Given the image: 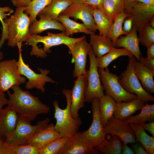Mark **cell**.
Masks as SVG:
<instances>
[{"mask_svg": "<svg viewBox=\"0 0 154 154\" xmlns=\"http://www.w3.org/2000/svg\"><path fill=\"white\" fill-rule=\"evenodd\" d=\"M11 93L7 91L9 96L8 106L17 114L31 121L34 120L40 114H47L49 107L43 104L38 97L32 95L28 91L23 90L19 85L13 86Z\"/></svg>", "mask_w": 154, "mask_h": 154, "instance_id": "1", "label": "cell"}, {"mask_svg": "<svg viewBox=\"0 0 154 154\" xmlns=\"http://www.w3.org/2000/svg\"><path fill=\"white\" fill-rule=\"evenodd\" d=\"M47 34V35L44 36L37 35H30L27 38L25 42L32 47L30 53L31 55L45 58L48 56L47 53L51 52L50 48L62 44L67 46L69 50L76 42L85 36L77 38L70 37L66 36L65 32L55 34L48 32Z\"/></svg>", "mask_w": 154, "mask_h": 154, "instance_id": "2", "label": "cell"}, {"mask_svg": "<svg viewBox=\"0 0 154 154\" xmlns=\"http://www.w3.org/2000/svg\"><path fill=\"white\" fill-rule=\"evenodd\" d=\"M62 92L66 97V106L65 109H62L59 107L58 101L56 100L53 102L54 117L56 120L54 128L61 137H70L78 132L82 122L79 116L75 119L71 115V90L64 89Z\"/></svg>", "mask_w": 154, "mask_h": 154, "instance_id": "3", "label": "cell"}, {"mask_svg": "<svg viewBox=\"0 0 154 154\" xmlns=\"http://www.w3.org/2000/svg\"><path fill=\"white\" fill-rule=\"evenodd\" d=\"M25 9L26 7H17L14 13L4 20L7 27L9 46L15 47L17 43L25 41L30 35V19L24 12Z\"/></svg>", "mask_w": 154, "mask_h": 154, "instance_id": "4", "label": "cell"}, {"mask_svg": "<svg viewBox=\"0 0 154 154\" xmlns=\"http://www.w3.org/2000/svg\"><path fill=\"white\" fill-rule=\"evenodd\" d=\"M99 78L106 94L110 96L116 103L128 102L137 98L135 94L126 91L118 81L119 76L111 73L107 67L104 70L98 69Z\"/></svg>", "mask_w": 154, "mask_h": 154, "instance_id": "5", "label": "cell"}, {"mask_svg": "<svg viewBox=\"0 0 154 154\" xmlns=\"http://www.w3.org/2000/svg\"><path fill=\"white\" fill-rule=\"evenodd\" d=\"M22 43H18L17 45L19 52L17 66L19 74L21 75L24 76L28 79V81L26 83L25 88L27 89L36 88L40 90L42 92H44L45 91L44 86L47 82L52 83L56 82L47 76L50 72L49 70L38 68L40 73L37 74L29 67L28 64L25 63L21 52Z\"/></svg>", "mask_w": 154, "mask_h": 154, "instance_id": "6", "label": "cell"}, {"mask_svg": "<svg viewBox=\"0 0 154 154\" xmlns=\"http://www.w3.org/2000/svg\"><path fill=\"white\" fill-rule=\"evenodd\" d=\"M17 120L15 129L12 134L5 141L13 146L27 144L30 138L35 133L48 125L50 119L46 117L38 122L35 125L31 124V121L17 114Z\"/></svg>", "mask_w": 154, "mask_h": 154, "instance_id": "7", "label": "cell"}, {"mask_svg": "<svg viewBox=\"0 0 154 154\" xmlns=\"http://www.w3.org/2000/svg\"><path fill=\"white\" fill-rule=\"evenodd\" d=\"M137 60L133 56L129 57L126 69L121 74L118 81L127 92L137 95V98L145 102L154 101V97L147 93L143 88L136 76L133 68L134 64Z\"/></svg>", "mask_w": 154, "mask_h": 154, "instance_id": "8", "label": "cell"}, {"mask_svg": "<svg viewBox=\"0 0 154 154\" xmlns=\"http://www.w3.org/2000/svg\"><path fill=\"white\" fill-rule=\"evenodd\" d=\"M88 55L90 60L89 70H86V76L87 84L85 95V102L91 103L94 98L99 99L104 94V88L99 78L98 67L96 62V56L91 46Z\"/></svg>", "mask_w": 154, "mask_h": 154, "instance_id": "9", "label": "cell"}, {"mask_svg": "<svg viewBox=\"0 0 154 154\" xmlns=\"http://www.w3.org/2000/svg\"><path fill=\"white\" fill-rule=\"evenodd\" d=\"M100 100L94 98L91 102L92 121L89 128L82 132L83 136L87 143L94 148L99 146L106 138V135L100 118Z\"/></svg>", "mask_w": 154, "mask_h": 154, "instance_id": "10", "label": "cell"}, {"mask_svg": "<svg viewBox=\"0 0 154 154\" xmlns=\"http://www.w3.org/2000/svg\"><path fill=\"white\" fill-rule=\"evenodd\" d=\"M26 78L18 72L17 61L15 59L0 63V93L7 91L13 86L26 82Z\"/></svg>", "mask_w": 154, "mask_h": 154, "instance_id": "11", "label": "cell"}, {"mask_svg": "<svg viewBox=\"0 0 154 154\" xmlns=\"http://www.w3.org/2000/svg\"><path fill=\"white\" fill-rule=\"evenodd\" d=\"M104 129L106 135H116L126 144L135 142V133L126 119H119L113 116L108 120Z\"/></svg>", "mask_w": 154, "mask_h": 154, "instance_id": "12", "label": "cell"}, {"mask_svg": "<svg viewBox=\"0 0 154 154\" xmlns=\"http://www.w3.org/2000/svg\"><path fill=\"white\" fill-rule=\"evenodd\" d=\"M94 10L86 4L73 2L60 15L73 18L76 20H80L88 29L95 33L97 29L93 17Z\"/></svg>", "mask_w": 154, "mask_h": 154, "instance_id": "13", "label": "cell"}, {"mask_svg": "<svg viewBox=\"0 0 154 154\" xmlns=\"http://www.w3.org/2000/svg\"><path fill=\"white\" fill-rule=\"evenodd\" d=\"M91 47L90 43L87 42L85 36L82 39L76 42L72 48L69 50L72 55V61L74 64L72 72L74 77L77 78L81 75H86L87 56Z\"/></svg>", "mask_w": 154, "mask_h": 154, "instance_id": "14", "label": "cell"}, {"mask_svg": "<svg viewBox=\"0 0 154 154\" xmlns=\"http://www.w3.org/2000/svg\"><path fill=\"white\" fill-rule=\"evenodd\" d=\"M77 78L71 90L70 112L71 116L75 119L79 116V110L84 106L85 95L87 84L86 76L81 75Z\"/></svg>", "mask_w": 154, "mask_h": 154, "instance_id": "15", "label": "cell"}, {"mask_svg": "<svg viewBox=\"0 0 154 154\" xmlns=\"http://www.w3.org/2000/svg\"><path fill=\"white\" fill-rule=\"evenodd\" d=\"M99 151L89 145L82 132H78L70 137L57 154H90L98 153Z\"/></svg>", "mask_w": 154, "mask_h": 154, "instance_id": "16", "label": "cell"}, {"mask_svg": "<svg viewBox=\"0 0 154 154\" xmlns=\"http://www.w3.org/2000/svg\"><path fill=\"white\" fill-rule=\"evenodd\" d=\"M132 19V26L138 31L141 27L148 24L154 16V5L137 2L129 14Z\"/></svg>", "mask_w": 154, "mask_h": 154, "instance_id": "17", "label": "cell"}, {"mask_svg": "<svg viewBox=\"0 0 154 154\" xmlns=\"http://www.w3.org/2000/svg\"><path fill=\"white\" fill-rule=\"evenodd\" d=\"M60 137L55 130L54 125L51 123L34 134L29 139L27 144L40 149Z\"/></svg>", "mask_w": 154, "mask_h": 154, "instance_id": "18", "label": "cell"}, {"mask_svg": "<svg viewBox=\"0 0 154 154\" xmlns=\"http://www.w3.org/2000/svg\"><path fill=\"white\" fill-rule=\"evenodd\" d=\"M17 118V113L8 106L0 111V137L1 139L4 138L5 140L12 134L15 129Z\"/></svg>", "mask_w": 154, "mask_h": 154, "instance_id": "19", "label": "cell"}, {"mask_svg": "<svg viewBox=\"0 0 154 154\" xmlns=\"http://www.w3.org/2000/svg\"><path fill=\"white\" fill-rule=\"evenodd\" d=\"M136 28L132 27L131 31L125 36H121L116 40L114 47H123L134 56L137 61L142 56L140 51L139 42Z\"/></svg>", "mask_w": 154, "mask_h": 154, "instance_id": "20", "label": "cell"}, {"mask_svg": "<svg viewBox=\"0 0 154 154\" xmlns=\"http://www.w3.org/2000/svg\"><path fill=\"white\" fill-rule=\"evenodd\" d=\"M135 74L143 89L149 94L154 93V71L147 68L136 60L134 63Z\"/></svg>", "mask_w": 154, "mask_h": 154, "instance_id": "21", "label": "cell"}, {"mask_svg": "<svg viewBox=\"0 0 154 154\" xmlns=\"http://www.w3.org/2000/svg\"><path fill=\"white\" fill-rule=\"evenodd\" d=\"M145 103L138 98L128 102L116 103L113 116L119 119H126L141 110Z\"/></svg>", "mask_w": 154, "mask_h": 154, "instance_id": "22", "label": "cell"}, {"mask_svg": "<svg viewBox=\"0 0 154 154\" xmlns=\"http://www.w3.org/2000/svg\"><path fill=\"white\" fill-rule=\"evenodd\" d=\"M38 15L40 18L39 20H37L30 26V35H37L48 29H55L62 32H65V28L60 22L51 19L40 14Z\"/></svg>", "mask_w": 154, "mask_h": 154, "instance_id": "23", "label": "cell"}, {"mask_svg": "<svg viewBox=\"0 0 154 154\" xmlns=\"http://www.w3.org/2000/svg\"><path fill=\"white\" fill-rule=\"evenodd\" d=\"M90 44L96 57H101L108 52L113 47L111 40L107 35H90Z\"/></svg>", "mask_w": 154, "mask_h": 154, "instance_id": "24", "label": "cell"}, {"mask_svg": "<svg viewBox=\"0 0 154 154\" xmlns=\"http://www.w3.org/2000/svg\"><path fill=\"white\" fill-rule=\"evenodd\" d=\"M73 3L69 0H53L38 14L42 15L53 20L57 21L61 13Z\"/></svg>", "mask_w": 154, "mask_h": 154, "instance_id": "25", "label": "cell"}, {"mask_svg": "<svg viewBox=\"0 0 154 154\" xmlns=\"http://www.w3.org/2000/svg\"><path fill=\"white\" fill-rule=\"evenodd\" d=\"M116 102L110 96L104 94L100 100V118L104 127L108 120L113 116Z\"/></svg>", "mask_w": 154, "mask_h": 154, "instance_id": "26", "label": "cell"}, {"mask_svg": "<svg viewBox=\"0 0 154 154\" xmlns=\"http://www.w3.org/2000/svg\"><path fill=\"white\" fill-rule=\"evenodd\" d=\"M135 135V141L140 143L147 154H154V137L148 135L139 124L129 123Z\"/></svg>", "mask_w": 154, "mask_h": 154, "instance_id": "27", "label": "cell"}, {"mask_svg": "<svg viewBox=\"0 0 154 154\" xmlns=\"http://www.w3.org/2000/svg\"><path fill=\"white\" fill-rule=\"evenodd\" d=\"M133 54L126 49L123 48H118L112 47L107 53L101 57H96V62L99 68L104 70L114 60L122 56H127L131 57Z\"/></svg>", "mask_w": 154, "mask_h": 154, "instance_id": "28", "label": "cell"}, {"mask_svg": "<svg viewBox=\"0 0 154 154\" xmlns=\"http://www.w3.org/2000/svg\"><path fill=\"white\" fill-rule=\"evenodd\" d=\"M108 135L98 146L96 147L97 150L105 154H119L122 152V142L117 136Z\"/></svg>", "mask_w": 154, "mask_h": 154, "instance_id": "29", "label": "cell"}, {"mask_svg": "<svg viewBox=\"0 0 154 154\" xmlns=\"http://www.w3.org/2000/svg\"><path fill=\"white\" fill-rule=\"evenodd\" d=\"M57 21L60 22L66 29L65 35L68 36L76 33H82L87 35H91L94 33L88 29L83 23H77L71 19L69 17L60 15Z\"/></svg>", "mask_w": 154, "mask_h": 154, "instance_id": "30", "label": "cell"}, {"mask_svg": "<svg viewBox=\"0 0 154 154\" xmlns=\"http://www.w3.org/2000/svg\"><path fill=\"white\" fill-rule=\"evenodd\" d=\"M40 149L28 144L12 145L5 141L0 149V154H40Z\"/></svg>", "mask_w": 154, "mask_h": 154, "instance_id": "31", "label": "cell"}, {"mask_svg": "<svg viewBox=\"0 0 154 154\" xmlns=\"http://www.w3.org/2000/svg\"><path fill=\"white\" fill-rule=\"evenodd\" d=\"M141 112L138 115L131 116L126 119L129 123L141 124L146 121H154V105L146 102L141 109Z\"/></svg>", "mask_w": 154, "mask_h": 154, "instance_id": "32", "label": "cell"}, {"mask_svg": "<svg viewBox=\"0 0 154 154\" xmlns=\"http://www.w3.org/2000/svg\"><path fill=\"white\" fill-rule=\"evenodd\" d=\"M130 16L125 12L119 13L113 22L107 36L111 40L113 47H114L117 39L122 35L128 34L123 30L122 25L125 19Z\"/></svg>", "mask_w": 154, "mask_h": 154, "instance_id": "33", "label": "cell"}, {"mask_svg": "<svg viewBox=\"0 0 154 154\" xmlns=\"http://www.w3.org/2000/svg\"><path fill=\"white\" fill-rule=\"evenodd\" d=\"M53 0H32L26 7L24 12L29 15L31 24L37 20L36 17L39 12Z\"/></svg>", "mask_w": 154, "mask_h": 154, "instance_id": "34", "label": "cell"}, {"mask_svg": "<svg viewBox=\"0 0 154 154\" xmlns=\"http://www.w3.org/2000/svg\"><path fill=\"white\" fill-rule=\"evenodd\" d=\"M93 17L99 34L107 36L112 23L100 10L94 9Z\"/></svg>", "mask_w": 154, "mask_h": 154, "instance_id": "35", "label": "cell"}, {"mask_svg": "<svg viewBox=\"0 0 154 154\" xmlns=\"http://www.w3.org/2000/svg\"><path fill=\"white\" fill-rule=\"evenodd\" d=\"M70 137H60L40 149V154H57Z\"/></svg>", "mask_w": 154, "mask_h": 154, "instance_id": "36", "label": "cell"}, {"mask_svg": "<svg viewBox=\"0 0 154 154\" xmlns=\"http://www.w3.org/2000/svg\"><path fill=\"white\" fill-rule=\"evenodd\" d=\"M138 32L139 41L142 45L147 47L154 43V29L149 24L141 27Z\"/></svg>", "mask_w": 154, "mask_h": 154, "instance_id": "37", "label": "cell"}, {"mask_svg": "<svg viewBox=\"0 0 154 154\" xmlns=\"http://www.w3.org/2000/svg\"><path fill=\"white\" fill-rule=\"evenodd\" d=\"M14 12V10L9 6L0 7V21L2 25V32L1 35L0 39V48L5 43V40L7 39L8 32L6 24L4 22V20L7 18V16L11 15Z\"/></svg>", "mask_w": 154, "mask_h": 154, "instance_id": "38", "label": "cell"}, {"mask_svg": "<svg viewBox=\"0 0 154 154\" xmlns=\"http://www.w3.org/2000/svg\"><path fill=\"white\" fill-rule=\"evenodd\" d=\"M102 12L112 23L119 13L117 7L109 0H104Z\"/></svg>", "mask_w": 154, "mask_h": 154, "instance_id": "39", "label": "cell"}, {"mask_svg": "<svg viewBox=\"0 0 154 154\" xmlns=\"http://www.w3.org/2000/svg\"><path fill=\"white\" fill-rule=\"evenodd\" d=\"M138 61L147 68L154 71V58H144L141 56Z\"/></svg>", "mask_w": 154, "mask_h": 154, "instance_id": "40", "label": "cell"}, {"mask_svg": "<svg viewBox=\"0 0 154 154\" xmlns=\"http://www.w3.org/2000/svg\"><path fill=\"white\" fill-rule=\"evenodd\" d=\"M131 149L136 154H147L142 144L137 141L131 144Z\"/></svg>", "mask_w": 154, "mask_h": 154, "instance_id": "41", "label": "cell"}, {"mask_svg": "<svg viewBox=\"0 0 154 154\" xmlns=\"http://www.w3.org/2000/svg\"><path fill=\"white\" fill-rule=\"evenodd\" d=\"M104 0H87L84 3L90 5L94 9H98L102 11Z\"/></svg>", "mask_w": 154, "mask_h": 154, "instance_id": "42", "label": "cell"}, {"mask_svg": "<svg viewBox=\"0 0 154 154\" xmlns=\"http://www.w3.org/2000/svg\"><path fill=\"white\" fill-rule=\"evenodd\" d=\"M123 0L125 7L124 12L127 14H129L133 7L137 2L136 0Z\"/></svg>", "mask_w": 154, "mask_h": 154, "instance_id": "43", "label": "cell"}, {"mask_svg": "<svg viewBox=\"0 0 154 154\" xmlns=\"http://www.w3.org/2000/svg\"><path fill=\"white\" fill-rule=\"evenodd\" d=\"M128 17L127 19L124 21L123 27V31L127 34L131 31L132 26V19L131 16Z\"/></svg>", "mask_w": 154, "mask_h": 154, "instance_id": "44", "label": "cell"}, {"mask_svg": "<svg viewBox=\"0 0 154 154\" xmlns=\"http://www.w3.org/2000/svg\"><path fill=\"white\" fill-rule=\"evenodd\" d=\"M32 0H10L12 4L15 7H25Z\"/></svg>", "mask_w": 154, "mask_h": 154, "instance_id": "45", "label": "cell"}, {"mask_svg": "<svg viewBox=\"0 0 154 154\" xmlns=\"http://www.w3.org/2000/svg\"><path fill=\"white\" fill-rule=\"evenodd\" d=\"M145 130H146L150 132L154 137V121L149 122V123H145L140 124Z\"/></svg>", "mask_w": 154, "mask_h": 154, "instance_id": "46", "label": "cell"}, {"mask_svg": "<svg viewBox=\"0 0 154 154\" xmlns=\"http://www.w3.org/2000/svg\"><path fill=\"white\" fill-rule=\"evenodd\" d=\"M118 10L119 13L124 12L125 7L123 0H109Z\"/></svg>", "mask_w": 154, "mask_h": 154, "instance_id": "47", "label": "cell"}, {"mask_svg": "<svg viewBox=\"0 0 154 154\" xmlns=\"http://www.w3.org/2000/svg\"><path fill=\"white\" fill-rule=\"evenodd\" d=\"M147 48V58H154V43L146 47Z\"/></svg>", "mask_w": 154, "mask_h": 154, "instance_id": "48", "label": "cell"}, {"mask_svg": "<svg viewBox=\"0 0 154 154\" xmlns=\"http://www.w3.org/2000/svg\"><path fill=\"white\" fill-rule=\"evenodd\" d=\"M8 100L6 98L4 93H0V111L3 109V107L8 104Z\"/></svg>", "mask_w": 154, "mask_h": 154, "instance_id": "49", "label": "cell"}, {"mask_svg": "<svg viewBox=\"0 0 154 154\" xmlns=\"http://www.w3.org/2000/svg\"><path fill=\"white\" fill-rule=\"evenodd\" d=\"M122 154H134L135 153L131 149L128 147L126 144L123 143L122 144Z\"/></svg>", "mask_w": 154, "mask_h": 154, "instance_id": "50", "label": "cell"}, {"mask_svg": "<svg viewBox=\"0 0 154 154\" xmlns=\"http://www.w3.org/2000/svg\"><path fill=\"white\" fill-rule=\"evenodd\" d=\"M137 2L143 3L154 5V0H136Z\"/></svg>", "mask_w": 154, "mask_h": 154, "instance_id": "51", "label": "cell"}, {"mask_svg": "<svg viewBox=\"0 0 154 154\" xmlns=\"http://www.w3.org/2000/svg\"><path fill=\"white\" fill-rule=\"evenodd\" d=\"M149 24L151 27L154 29V16L150 19Z\"/></svg>", "mask_w": 154, "mask_h": 154, "instance_id": "52", "label": "cell"}, {"mask_svg": "<svg viewBox=\"0 0 154 154\" xmlns=\"http://www.w3.org/2000/svg\"><path fill=\"white\" fill-rule=\"evenodd\" d=\"M3 52L0 50V63L1 60L3 58Z\"/></svg>", "mask_w": 154, "mask_h": 154, "instance_id": "53", "label": "cell"}, {"mask_svg": "<svg viewBox=\"0 0 154 154\" xmlns=\"http://www.w3.org/2000/svg\"><path fill=\"white\" fill-rule=\"evenodd\" d=\"M87 0H76L74 2L79 3H84Z\"/></svg>", "mask_w": 154, "mask_h": 154, "instance_id": "54", "label": "cell"}, {"mask_svg": "<svg viewBox=\"0 0 154 154\" xmlns=\"http://www.w3.org/2000/svg\"><path fill=\"white\" fill-rule=\"evenodd\" d=\"M4 141V140L0 137V149Z\"/></svg>", "mask_w": 154, "mask_h": 154, "instance_id": "55", "label": "cell"}, {"mask_svg": "<svg viewBox=\"0 0 154 154\" xmlns=\"http://www.w3.org/2000/svg\"><path fill=\"white\" fill-rule=\"evenodd\" d=\"M70 0V1H73V2H74L76 1V0Z\"/></svg>", "mask_w": 154, "mask_h": 154, "instance_id": "56", "label": "cell"}, {"mask_svg": "<svg viewBox=\"0 0 154 154\" xmlns=\"http://www.w3.org/2000/svg\"></svg>", "mask_w": 154, "mask_h": 154, "instance_id": "57", "label": "cell"}]
</instances>
